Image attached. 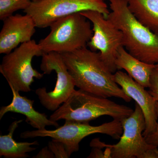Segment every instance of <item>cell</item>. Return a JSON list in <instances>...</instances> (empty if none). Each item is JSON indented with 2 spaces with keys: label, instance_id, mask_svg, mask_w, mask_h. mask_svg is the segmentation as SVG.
Instances as JSON below:
<instances>
[{
  "label": "cell",
  "instance_id": "d4e9b609",
  "mask_svg": "<svg viewBox=\"0 0 158 158\" xmlns=\"http://www.w3.org/2000/svg\"><path fill=\"white\" fill-rule=\"evenodd\" d=\"M102 1H104V0H102Z\"/></svg>",
  "mask_w": 158,
  "mask_h": 158
},
{
  "label": "cell",
  "instance_id": "8fae6325",
  "mask_svg": "<svg viewBox=\"0 0 158 158\" xmlns=\"http://www.w3.org/2000/svg\"><path fill=\"white\" fill-rule=\"evenodd\" d=\"M114 74L116 83L128 96L135 101L144 114L145 129L143 135L145 137L154 132L158 123L155 99L128 74L118 71Z\"/></svg>",
  "mask_w": 158,
  "mask_h": 158
},
{
  "label": "cell",
  "instance_id": "d6986e66",
  "mask_svg": "<svg viewBox=\"0 0 158 158\" xmlns=\"http://www.w3.org/2000/svg\"><path fill=\"white\" fill-rule=\"evenodd\" d=\"M148 88V92L158 102V66L157 65L152 73Z\"/></svg>",
  "mask_w": 158,
  "mask_h": 158
},
{
  "label": "cell",
  "instance_id": "4fadbf2b",
  "mask_svg": "<svg viewBox=\"0 0 158 158\" xmlns=\"http://www.w3.org/2000/svg\"><path fill=\"white\" fill-rule=\"evenodd\" d=\"M13 94L12 101L8 106L2 107L0 110V119L8 112L18 113L26 116V122L37 130L46 129L47 126L59 127L57 121H54L47 118L45 113H40L34 109V101L25 96H22L19 91L9 85Z\"/></svg>",
  "mask_w": 158,
  "mask_h": 158
},
{
  "label": "cell",
  "instance_id": "52a82bcc",
  "mask_svg": "<svg viewBox=\"0 0 158 158\" xmlns=\"http://www.w3.org/2000/svg\"><path fill=\"white\" fill-rule=\"evenodd\" d=\"M123 130L121 120L113 121L97 126H93L89 123L65 120L64 125L54 130L46 129L32 131H26L20 134L24 139L36 137H50L56 139L65 144L69 154L78 151L79 144L85 137L94 134L107 135L114 139H118L122 135Z\"/></svg>",
  "mask_w": 158,
  "mask_h": 158
},
{
  "label": "cell",
  "instance_id": "cb8c5ba5",
  "mask_svg": "<svg viewBox=\"0 0 158 158\" xmlns=\"http://www.w3.org/2000/svg\"><path fill=\"white\" fill-rule=\"evenodd\" d=\"M157 66H158V63L157 64Z\"/></svg>",
  "mask_w": 158,
  "mask_h": 158
},
{
  "label": "cell",
  "instance_id": "30bf717a",
  "mask_svg": "<svg viewBox=\"0 0 158 158\" xmlns=\"http://www.w3.org/2000/svg\"><path fill=\"white\" fill-rule=\"evenodd\" d=\"M41 57L40 69L44 74L54 71L57 74L56 82L54 90L47 92L43 87L36 89L35 93L44 108L55 112L73 93L75 85L61 54L51 52L44 53Z\"/></svg>",
  "mask_w": 158,
  "mask_h": 158
},
{
  "label": "cell",
  "instance_id": "7402d4cb",
  "mask_svg": "<svg viewBox=\"0 0 158 158\" xmlns=\"http://www.w3.org/2000/svg\"><path fill=\"white\" fill-rule=\"evenodd\" d=\"M90 155L88 158H106L104 152L101 149L97 147H93Z\"/></svg>",
  "mask_w": 158,
  "mask_h": 158
},
{
  "label": "cell",
  "instance_id": "7a4b0ae2",
  "mask_svg": "<svg viewBox=\"0 0 158 158\" xmlns=\"http://www.w3.org/2000/svg\"><path fill=\"white\" fill-rule=\"evenodd\" d=\"M107 18L123 35V46L142 62L158 63V35L143 25L129 9L128 0H109Z\"/></svg>",
  "mask_w": 158,
  "mask_h": 158
},
{
  "label": "cell",
  "instance_id": "3957f363",
  "mask_svg": "<svg viewBox=\"0 0 158 158\" xmlns=\"http://www.w3.org/2000/svg\"><path fill=\"white\" fill-rule=\"evenodd\" d=\"M133 111L127 106L79 89L75 90L49 118L54 121L64 119L89 123L100 116H108L113 119L121 120L129 116Z\"/></svg>",
  "mask_w": 158,
  "mask_h": 158
},
{
  "label": "cell",
  "instance_id": "277c9868",
  "mask_svg": "<svg viewBox=\"0 0 158 158\" xmlns=\"http://www.w3.org/2000/svg\"><path fill=\"white\" fill-rule=\"evenodd\" d=\"M121 122L123 132L118 143L106 144L96 138L91 141L90 146L101 149L106 148V158H158V147L148 144L143 135L145 119L137 103L133 113Z\"/></svg>",
  "mask_w": 158,
  "mask_h": 158
},
{
  "label": "cell",
  "instance_id": "ba28073f",
  "mask_svg": "<svg viewBox=\"0 0 158 158\" xmlns=\"http://www.w3.org/2000/svg\"><path fill=\"white\" fill-rule=\"evenodd\" d=\"M88 10L101 12L107 18L110 11L102 0H40L32 2L24 11L39 28L50 27L57 20Z\"/></svg>",
  "mask_w": 158,
  "mask_h": 158
},
{
  "label": "cell",
  "instance_id": "7c38bea8",
  "mask_svg": "<svg viewBox=\"0 0 158 158\" xmlns=\"http://www.w3.org/2000/svg\"><path fill=\"white\" fill-rule=\"evenodd\" d=\"M0 32V54H9L19 44L32 40L36 24L29 15L16 14L3 20Z\"/></svg>",
  "mask_w": 158,
  "mask_h": 158
},
{
  "label": "cell",
  "instance_id": "8992f818",
  "mask_svg": "<svg viewBox=\"0 0 158 158\" xmlns=\"http://www.w3.org/2000/svg\"><path fill=\"white\" fill-rule=\"evenodd\" d=\"M43 54L38 44L32 40L5 55L0 65V72L15 89L19 92H30L34 79H41L44 74L33 68L32 60Z\"/></svg>",
  "mask_w": 158,
  "mask_h": 158
},
{
  "label": "cell",
  "instance_id": "603a6c76",
  "mask_svg": "<svg viewBox=\"0 0 158 158\" xmlns=\"http://www.w3.org/2000/svg\"><path fill=\"white\" fill-rule=\"evenodd\" d=\"M32 2H37V1H40V0H32Z\"/></svg>",
  "mask_w": 158,
  "mask_h": 158
},
{
  "label": "cell",
  "instance_id": "9c48e42d",
  "mask_svg": "<svg viewBox=\"0 0 158 158\" xmlns=\"http://www.w3.org/2000/svg\"><path fill=\"white\" fill-rule=\"evenodd\" d=\"M80 13L92 25L93 35L87 46L91 50L99 51L102 61L110 71L115 73L117 70L116 55L123 46L122 32L101 12L88 10Z\"/></svg>",
  "mask_w": 158,
  "mask_h": 158
},
{
  "label": "cell",
  "instance_id": "ffe728a7",
  "mask_svg": "<svg viewBox=\"0 0 158 158\" xmlns=\"http://www.w3.org/2000/svg\"><path fill=\"white\" fill-rule=\"evenodd\" d=\"M158 123L156 128L154 132L144 137L145 140L148 144L158 147V102L156 103Z\"/></svg>",
  "mask_w": 158,
  "mask_h": 158
},
{
  "label": "cell",
  "instance_id": "2e32d148",
  "mask_svg": "<svg viewBox=\"0 0 158 158\" xmlns=\"http://www.w3.org/2000/svg\"><path fill=\"white\" fill-rule=\"evenodd\" d=\"M128 5L136 19L158 35V0H128Z\"/></svg>",
  "mask_w": 158,
  "mask_h": 158
},
{
  "label": "cell",
  "instance_id": "5bb4252c",
  "mask_svg": "<svg viewBox=\"0 0 158 158\" xmlns=\"http://www.w3.org/2000/svg\"><path fill=\"white\" fill-rule=\"evenodd\" d=\"M115 63L117 69H124L137 83L144 88H149L151 76L156 65L142 62L130 54L123 46L118 49Z\"/></svg>",
  "mask_w": 158,
  "mask_h": 158
},
{
  "label": "cell",
  "instance_id": "5b68a950",
  "mask_svg": "<svg viewBox=\"0 0 158 158\" xmlns=\"http://www.w3.org/2000/svg\"><path fill=\"white\" fill-rule=\"evenodd\" d=\"M50 27L49 34L38 43L44 53L74 52L87 46L93 35L91 23L80 12L57 20Z\"/></svg>",
  "mask_w": 158,
  "mask_h": 158
},
{
  "label": "cell",
  "instance_id": "6da1fadb",
  "mask_svg": "<svg viewBox=\"0 0 158 158\" xmlns=\"http://www.w3.org/2000/svg\"><path fill=\"white\" fill-rule=\"evenodd\" d=\"M61 54L76 87L80 90L105 98H117L126 102L131 100L115 81L114 74L98 52L86 46Z\"/></svg>",
  "mask_w": 158,
  "mask_h": 158
},
{
  "label": "cell",
  "instance_id": "ac0fdd59",
  "mask_svg": "<svg viewBox=\"0 0 158 158\" xmlns=\"http://www.w3.org/2000/svg\"><path fill=\"white\" fill-rule=\"evenodd\" d=\"M49 149L53 153L56 158H68L70 156L69 154L65 144L56 139H52L48 145Z\"/></svg>",
  "mask_w": 158,
  "mask_h": 158
},
{
  "label": "cell",
  "instance_id": "9a60e30c",
  "mask_svg": "<svg viewBox=\"0 0 158 158\" xmlns=\"http://www.w3.org/2000/svg\"><path fill=\"white\" fill-rule=\"evenodd\" d=\"M23 120H15L9 126L8 134L0 136V156L6 158L29 157L28 153L36 149L33 145H39L37 141L34 142H17L13 138L15 131Z\"/></svg>",
  "mask_w": 158,
  "mask_h": 158
},
{
  "label": "cell",
  "instance_id": "44dd1931",
  "mask_svg": "<svg viewBox=\"0 0 158 158\" xmlns=\"http://www.w3.org/2000/svg\"><path fill=\"white\" fill-rule=\"evenodd\" d=\"M34 158H54L55 156L53 153L49 148L48 146H45L41 149L37 155L33 157Z\"/></svg>",
  "mask_w": 158,
  "mask_h": 158
},
{
  "label": "cell",
  "instance_id": "e0dca14e",
  "mask_svg": "<svg viewBox=\"0 0 158 158\" xmlns=\"http://www.w3.org/2000/svg\"><path fill=\"white\" fill-rule=\"evenodd\" d=\"M32 2V0H0V19L4 20L18 10L24 11Z\"/></svg>",
  "mask_w": 158,
  "mask_h": 158
}]
</instances>
